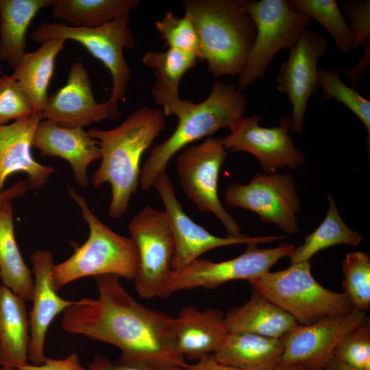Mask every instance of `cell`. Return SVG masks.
Returning a JSON list of instances; mask_svg holds the SVG:
<instances>
[{
  "label": "cell",
  "instance_id": "cell-1",
  "mask_svg": "<svg viewBox=\"0 0 370 370\" xmlns=\"http://www.w3.org/2000/svg\"><path fill=\"white\" fill-rule=\"evenodd\" d=\"M97 298H82L68 307L62 329L113 345L119 362L151 369L180 368L188 364L178 351L175 321L162 311L138 302L114 275L95 277Z\"/></svg>",
  "mask_w": 370,
  "mask_h": 370
},
{
  "label": "cell",
  "instance_id": "cell-2",
  "mask_svg": "<svg viewBox=\"0 0 370 370\" xmlns=\"http://www.w3.org/2000/svg\"><path fill=\"white\" fill-rule=\"evenodd\" d=\"M164 114L149 106L136 108L116 127L88 130L101 151V163L92 177V184L100 188L108 182L112 198L108 214L118 219L127 210L132 195L137 191L142 156L166 128Z\"/></svg>",
  "mask_w": 370,
  "mask_h": 370
},
{
  "label": "cell",
  "instance_id": "cell-3",
  "mask_svg": "<svg viewBox=\"0 0 370 370\" xmlns=\"http://www.w3.org/2000/svg\"><path fill=\"white\" fill-rule=\"evenodd\" d=\"M199 40V61L215 77L238 76L256 36L243 0H185Z\"/></svg>",
  "mask_w": 370,
  "mask_h": 370
},
{
  "label": "cell",
  "instance_id": "cell-4",
  "mask_svg": "<svg viewBox=\"0 0 370 370\" xmlns=\"http://www.w3.org/2000/svg\"><path fill=\"white\" fill-rule=\"evenodd\" d=\"M247 105V100L238 87L217 79L202 101L195 103L182 99L173 115L177 119L176 128L166 140L153 145L141 168V189L149 190L171 159L193 142L210 137L221 129H230L244 116Z\"/></svg>",
  "mask_w": 370,
  "mask_h": 370
},
{
  "label": "cell",
  "instance_id": "cell-5",
  "mask_svg": "<svg viewBox=\"0 0 370 370\" xmlns=\"http://www.w3.org/2000/svg\"><path fill=\"white\" fill-rule=\"evenodd\" d=\"M69 195L87 222V241L66 260L54 264L52 280L58 291L67 284L87 276L114 275L133 280L139 258L132 239L119 234L101 222L90 209L86 199L68 186Z\"/></svg>",
  "mask_w": 370,
  "mask_h": 370
},
{
  "label": "cell",
  "instance_id": "cell-6",
  "mask_svg": "<svg viewBox=\"0 0 370 370\" xmlns=\"http://www.w3.org/2000/svg\"><path fill=\"white\" fill-rule=\"evenodd\" d=\"M247 282L251 290L291 315L299 325L354 310L344 293L330 291L314 279L309 261L291 264L286 269L269 271Z\"/></svg>",
  "mask_w": 370,
  "mask_h": 370
},
{
  "label": "cell",
  "instance_id": "cell-7",
  "mask_svg": "<svg viewBox=\"0 0 370 370\" xmlns=\"http://www.w3.org/2000/svg\"><path fill=\"white\" fill-rule=\"evenodd\" d=\"M130 14L96 28L75 27L63 23L40 24L31 34L34 42L42 43L52 38L72 40L83 45L92 56L109 70L112 92L108 102L114 120L121 117L119 101L125 96L131 77L130 66L123 52L134 45L128 27Z\"/></svg>",
  "mask_w": 370,
  "mask_h": 370
},
{
  "label": "cell",
  "instance_id": "cell-8",
  "mask_svg": "<svg viewBox=\"0 0 370 370\" xmlns=\"http://www.w3.org/2000/svg\"><path fill=\"white\" fill-rule=\"evenodd\" d=\"M256 28L253 45L238 75V88L243 90L264 79L268 65L280 50L289 49L308 29L311 18L288 0H243Z\"/></svg>",
  "mask_w": 370,
  "mask_h": 370
},
{
  "label": "cell",
  "instance_id": "cell-9",
  "mask_svg": "<svg viewBox=\"0 0 370 370\" xmlns=\"http://www.w3.org/2000/svg\"><path fill=\"white\" fill-rule=\"evenodd\" d=\"M223 137H208L201 143L182 149L176 160L180 186L186 196L204 212L221 221L229 236H241L237 221L221 204L218 194L221 167L227 156Z\"/></svg>",
  "mask_w": 370,
  "mask_h": 370
},
{
  "label": "cell",
  "instance_id": "cell-10",
  "mask_svg": "<svg viewBox=\"0 0 370 370\" xmlns=\"http://www.w3.org/2000/svg\"><path fill=\"white\" fill-rule=\"evenodd\" d=\"M247 245L244 253L234 258L213 262L199 258L179 271H171L161 297L184 290L215 289L230 281L256 278L269 272L279 260L289 256L295 247L286 243L267 249L259 248L256 243Z\"/></svg>",
  "mask_w": 370,
  "mask_h": 370
},
{
  "label": "cell",
  "instance_id": "cell-11",
  "mask_svg": "<svg viewBox=\"0 0 370 370\" xmlns=\"http://www.w3.org/2000/svg\"><path fill=\"white\" fill-rule=\"evenodd\" d=\"M136 246L139 264L133 280L138 296L145 299L161 297L170 275L175 251L172 230L164 211L145 206L128 224Z\"/></svg>",
  "mask_w": 370,
  "mask_h": 370
},
{
  "label": "cell",
  "instance_id": "cell-12",
  "mask_svg": "<svg viewBox=\"0 0 370 370\" xmlns=\"http://www.w3.org/2000/svg\"><path fill=\"white\" fill-rule=\"evenodd\" d=\"M225 201L254 212L262 221L275 223L287 234L299 231L301 205L289 173H257L247 184L232 183L225 190Z\"/></svg>",
  "mask_w": 370,
  "mask_h": 370
},
{
  "label": "cell",
  "instance_id": "cell-13",
  "mask_svg": "<svg viewBox=\"0 0 370 370\" xmlns=\"http://www.w3.org/2000/svg\"><path fill=\"white\" fill-rule=\"evenodd\" d=\"M153 186L161 198L174 238L172 271L183 269L205 252L217 247L241 243H271L286 238L285 236L251 237L246 234L226 237L215 236L193 221L184 212L166 170L158 174Z\"/></svg>",
  "mask_w": 370,
  "mask_h": 370
},
{
  "label": "cell",
  "instance_id": "cell-14",
  "mask_svg": "<svg viewBox=\"0 0 370 370\" xmlns=\"http://www.w3.org/2000/svg\"><path fill=\"white\" fill-rule=\"evenodd\" d=\"M261 121L258 115L241 118L223 137L226 150L252 154L268 174L275 173L278 168L296 169L303 165L305 156L290 136L291 117H282L280 125L273 127L260 126Z\"/></svg>",
  "mask_w": 370,
  "mask_h": 370
},
{
  "label": "cell",
  "instance_id": "cell-15",
  "mask_svg": "<svg viewBox=\"0 0 370 370\" xmlns=\"http://www.w3.org/2000/svg\"><path fill=\"white\" fill-rule=\"evenodd\" d=\"M328 46L326 38L319 32H303L288 57L279 69L277 89L286 93L292 105L290 134L302 132L308 102L319 88L318 64Z\"/></svg>",
  "mask_w": 370,
  "mask_h": 370
},
{
  "label": "cell",
  "instance_id": "cell-16",
  "mask_svg": "<svg viewBox=\"0 0 370 370\" xmlns=\"http://www.w3.org/2000/svg\"><path fill=\"white\" fill-rule=\"evenodd\" d=\"M369 321L365 312L331 316L309 325H298L280 340L281 362L300 365L307 370H323L335 348L352 330Z\"/></svg>",
  "mask_w": 370,
  "mask_h": 370
},
{
  "label": "cell",
  "instance_id": "cell-17",
  "mask_svg": "<svg viewBox=\"0 0 370 370\" xmlns=\"http://www.w3.org/2000/svg\"><path fill=\"white\" fill-rule=\"evenodd\" d=\"M43 119L66 127H84L106 119L114 120L109 103L95 99L84 65L74 62L64 86L48 96L41 112Z\"/></svg>",
  "mask_w": 370,
  "mask_h": 370
},
{
  "label": "cell",
  "instance_id": "cell-18",
  "mask_svg": "<svg viewBox=\"0 0 370 370\" xmlns=\"http://www.w3.org/2000/svg\"><path fill=\"white\" fill-rule=\"evenodd\" d=\"M34 275L33 306L29 314L28 360L32 365L44 362L45 343L49 325L74 301L64 299L57 293L52 280L53 255L49 250L38 249L30 255Z\"/></svg>",
  "mask_w": 370,
  "mask_h": 370
},
{
  "label": "cell",
  "instance_id": "cell-19",
  "mask_svg": "<svg viewBox=\"0 0 370 370\" xmlns=\"http://www.w3.org/2000/svg\"><path fill=\"white\" fill-rule=\"evenodd\" d=\"M41 112L0 125V193L6 179L17 172L27 174L29 188L37 190L47 184L56 170L40 164L32 155L36 129L42 120Z\"/></svg>",
  "mask_w": 370,
  "mask_h": 370
},
{
  "label": "cell",
  "instance_id": "cell-20",
  "mask_svg": "<svg viewBox=\"0 0 370 370\" xmlns=\"http://www.w3.org/2000/svg\"><path fill=\"white\" fill-rule=\"evenodd\" d=\"M32 147L43 156L66 160L72 167L75 181L82 187L89 184L88 166L101 158L97 141L84 127H66L47 119L38 123Z\"/></svg>",
  "mask_w": 370,
  "mask_h": 370
},
{
  "label": "cell",
  "instance_id": "cell-21",
  "mask_svg": "<svg viewBox=\"0 0 370 370\" xmlns=\"http://www.w3.org/2000/svg\"><path fill=\"white\" fill-rule=\"evenodd\" d=\"M175 321L177 347L185 359L199 360L211 355L230 332L225 314L214 308L200 310L195 306L187 305Z\"/></svg>",
  "mask_w": 370,
  "mask_h": 370
},
{
  "label": "cell",
  "instance_id": "cell-22",
  "mask_svg": "<svg viewBox=\"0 0 370 370\" xmlns=\"http://www.w3.org/2000/svg\"><path fill=\"white\" fill-rule=\"evenodd\" d=\"M29 323L25 301L0 284V365L15 370L27 364Z\"/></svg>",
  "mask_w": 370,
  "mask_h": 370
},
{
  "label": "cell",
  "instance_id": "cell-23",
  "mask_svg": "<svg viewBox=\"0 0 370 370\" xmlns=\"http://www.w3.org/2000/svg\"><path fill=\"white\" fill-rule=\"evenodd\" d=\"M280 339L245 332H229L211 357L242 370H273L282 360Z\"/></svg>",
  "mask_w": 370,
  "mask_h": 370
},
{
  "label": "cell",
  "instance_id": "cell-24",
  "mask_svg": "<svg viewBox=\"0 0 370 370\" xmlns=\"http://www.w3.org/2000/svg\"><path fill=\"white\" fill-rule=\"evenodd\" d=\"M143 63L154 71L156 81L151 88L154 102L162 107L164 116H173L182 99L179 87L183 75L199 62L190 52L168 48L166 51H149Z\"/></svg>",
  "mask_w": 370,
  "mask_h": 370
},
{
  "label": "cell",
  "instance_id": "cell-25",
  "mask_svg": "<svg viewBox=\"0 0 370 370\" xmlns=\"http://www.w3.org/2000/svg\"><path fill=\"white\" fill-rule=\"evenodd\" d=\"M230 332H245L280 339L299 324L295 319L258 292L225 314Z\"/></svg>",
  "mask_w": 370,
  "mask_h": 370
},
{
  "label": "cell",
  "instance_id": "cell-26",
  "mask_svg": "<svg viewBox=\"0 0 370 370\" xmlns=\"http://www.w3.org/2000/svg\"><path fill=\"white\" fill-rule=\"evenodd\" d=\"M66 40L52 38L32 52H25L11 75L30 99L34 112H42L53 74L55 60Z\"/></svg>",
  "mask_w": 370,
  "mask_h": 370
},
{
  "label": "cell",
  "instance_id": "cell-27",
  "mask_svg": "<svg viewBox=\"0 0 370 370\" xmlns=\"http://www.w3.org/2000/svg\"><path fill=\"white\" fill-rule=\"evenodd\" d=\"M51 0H0V60L14 69L25 53L26 34L38 12Z\"/></svg>",
  "mask_w": 370,
  "mask_h": 370
},
{
  "label": "cell",
  "instance_id": "cell-28",
  "mask_svg": "<svg viewBox=\"0 0 370 370\" xmlns=\"http://www.w3.org/2000/svg\"><path fill=\"white\" fill-rule=\"evenodd\" d=\"M0 277L2 284L25 301H32V271L23 260L16 244L12 201L0 210Z\"/></svg>",
  "mask_w": 370,
  "mask_h": 370
},
{
  "label": "cell",
  "instance_id": "cell-29",
  "mask_svg": "<svg viewBox=\"0 0 370 370\" xmlns=\"http://www.w3.org/2000/svg\"><path fill=\"white\" fill-rule=\"evenodd\" d=\"M137 0H51L52 15L73 27L96 28L128 14Z\"/></svg>",
  "mask_w": 370,
  "mask_h": 370
},
{
  "label": "cell",
  "instance_id": "cell-30",
  "mask_svg": "<svg viewBox=\"0 0 370 370\" xmlns=\"http://www.w3.org/2000/svg\"><path fill=\"white\" fill-rule=\"evenodd\" d=\"M327 199L329 207L324 220L302 245L295 247L288 256L291 264L309 261L317 252L334 245L357 247L361 243L362 236L346 225L332 195H328Z\"/></svg>",
  "mask_w": 370,
  "mask_h": 370
},
{
  "label": "cell",
  "instance_id": "cell-31",
  "mask_svg": "<svg viewBox=\"0 0 370 370\" xmlns=\"http://www.w3.org/2000/svg\"><path fill=\"white\" fill-rule=\"evenodd\" d=\"M295 9L318 21L331 35L338 49L344 53L352 49L349 25L336 0H288Z\"/></svg>",
  "mask_w": 370,
  "mask_h": 370
},
{
  "label": "cell",
  "instance_id": "cell-32",
  "mask_svg": "<svg viewBox=\"0 0 370 370\" xmlns=\"http://www.w3.org/2000/svg\"><path fill=\"white\" fill-rule=\"evenodd\" d=\"M344 293L354 310L367 312L370 306V256L365 251L347 253L342 262Z\"/></svg>",
  "mask_w": 370,
  "mask_h": 370
},
{
  "label": "cell",
  "instance_id": "cell-33",
  "mask_svg": "<svg viewBox=\"0 0 370 370\" xmlns=\"http://www.w3.org/2000/svg\"><path fill=\"white\" fill-rule=\"evenodd\" d=\"M319 87L323 90L322 99L333 98L343 103L361 121L367 132V147L370 142V101L360 95L353 87L345 85L338 70L319 69Z\"/></svg>",
  "mask_w": 370,
  "mask_h": 370
},
{
  "label": "cell",
  "instance_id": "cell-34",
  "mask_svg": "<svg viewBox=\"0 0 370 370\" xmlns=\"http://www.w3.org/2000/svg\"><path fill=\"white\" fill-rule=\"evenodd\" d=\"M155 26L168 48L190 52L199 58L198 37L192 21L186 14L177 16L167 12L156 21Z\"/></svg>",
  "mask_w": 370,
  "mask_h": 370
},
{
  "label": "cell",
  "instance_id": "cell-35",
  "mask_svg": "<svg viewBox=\"0 0 370 370\" xmlns=\"http://www.w3.org/2000/svg\"><path fill=\"white\" fill-rule=\"evenodd\" d=\"M333 357L358 370H370L369 321L349 332L335 348Z\"/></svg>",
  "mask_w": 370,
  "mask_h": 370
},
{
  "label": "cell",
  "instance_id": "cell-36",
  "mask_svg": "<svg viewBox=\"0 0 370 370\" xmlns=\"http://www.w3.org/2000/svg\"><path fill=\"white\" fill-rule=\"evenodd\" d=\"M32 102L12 76H0V125L34 114Z\"/></svg>",
  "mask_w": 370,
  "mask_h": 370
},
{
  "label": "cell",
  "instance_id": "cell-37",
  "mask_svg": "<svg viewBox=\"0 0 370 370\" xmlns=\"http://www.w3.org/2000/svg\"><path fill=\"white\" fill-rule=\"evenodd\" d=\"M342 6L351 22L352 49L362 47V55L370 57V1H345Z\"/></svg>",
  "mask_w": 370,
  "mask_h": 370
},
{
  "label": "cell",
  "instance_id": "cell-38",
  "mask_svg": "<svg viewBox=\"0 0 370 370\" xmlns=\"http://www.w3.org/2000/svg\"><path fill=\"white\" fill-rule=\"evenodd\" d=\"M15 370H86V369L82 365L78 355L72 353L64 359L47 358L41 365L27 364Z\"/></svg>",
  "mask_w": 370,
  "mask_h": 370
},
{
  "label": "cell",
  "instance_id": "cell-39",
  "mask_svg": "<svg viewBox=\"0 0 370 370\" xmlns=\"http://www.w3.org/2000/svg\"><path fill=\"white\" fill-rule=\"evenodd\" d=\"M86 370H184L180 368L151 369L127 365L110 360L105 356L97 355L88 364Z\"/></svg>",
  "mask_w": 370,
  "mask_h": 370
},
{
  "label": "cell",
  "instance_id": "cell-40",
  "mask_svg": "<svg viewBox=\"0 0 370 370\" xmlns=\"http://www.w3.org/2000/svg\"><path fill=\"white\" fill-rule=\"evenodd\" d=\"M29 189L27 180H20L0 193V210L5 204L25 195Z\"/></svg>",
  "mask_w": 370,
  "mask_h": 370
},
{
  "label": "cell",
  "instance_id": "cell-41",
  "mask_svg": "<svg viewBox=\"0 0 370 370\" xmlns=\"http://www.w3.org/2000/svg\"><path fill=\"white\" fill-rule=\"evenodd\" d=\"M184 370H242L230 365H227L213 359L208 356L194 365H188Z\"/></svg>",
  "mask_w": 370,
  "mask_h": 370
},
{
  "label": "cell",
  "instance_id": "cell-42",
  "mask_svg": "<svg viewBox=\"0 0 370 370\" xmlns=\"http://www.w3.org/2000/svg\"><path fill=\"white\" fill-rule=\"evenodd\" d=\"M323 370H358L353 368L340 360H337L334 357H332L325 364Z\"/></svg>",
  "mask_w": 370,
  "mask_h": 370
},
{
  "label": "cell",
  "instance_id": "cell-43",
  "mask_svg": "<svg viewBox=\"0 0 370 370\" xmlns=\"http://www.w3.org/2000/svg\"><path fill=\"white\" fill-rule=\"evenodd\" d=\"M273 370H307L304 367L293 363L280 362Z\"/></svg>",
  "mask_w": 370,
  "mask_h": 370
},
{
  "label": "cell",
  "instance_id": "cell-44",
  "mask_svg": "<svg viewBox=\"0 0 370 370\" xmlns=\"http://www.w3.org/2000/svg\"><path fill=\"white\" fill-rule=\"evenodd\" d=\"M1 71H2V69H1V66L0 65V76L2 75Z\"/></svg>",
  "mask_w": 370,
  "mask_h": 370
},
{
  "label": "cell",
  "instance_id": "cell-45",
  "mask_svg": "<svg viewBox=\"0 0 370 370\" xmlns=\"http://www.w3.org/2000/svg\"><path fill=\"white\" fill-rule=\"evenodd\" d=\"M0 370H6V369L0 367Z\"/></svg>",
  "mask_w": 370,
  "mask_h": 370
}]
</instances>
